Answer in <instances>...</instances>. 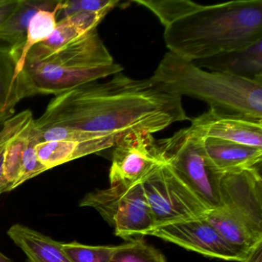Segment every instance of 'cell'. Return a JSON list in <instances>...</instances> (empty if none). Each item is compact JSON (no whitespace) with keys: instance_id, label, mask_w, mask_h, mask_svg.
Segmentation results:
<instances>
[{"instance_id":"cell-1","label":"cell","mask_w":262,"mask_h":262,"mask_svg":"<svg viewBox=\"0 0 262 262\" xmlns=\"http://www.w3.org/2000/svg\"><path fill=\"white\" fill-rule=\"evenodd\" d=\"M190 119L181 96L151 77L132 79L121 72L108 82L94 81L55 96L34 124L37 129L67 127L120 137L130 132L153 134Z\"/></svg>"},{"instance_id":"cell-2","label":"cell","mask_w":262,"mask_h":262,"mask_svg":"<svg viewBox=\"0 0 262 262\" xmlns=\"http://www.w3.org/2000/svg\"><path fill=\"white\" fill-rule=\"evenodd\" d=\"M169 52L194 62L262 40V0H237L197 8L165 27Z\"/></svg>"},{"instance_id":"cell-3","label":"cell","mask_w":262,"mask_h":262,"mask_svg":"<svg viewBox=\"0 0 262 262\" xmlns=\"http://www.w3.org/2000/svg\"><path fill=\"white\" fill-rule=\"evenodd\" d=\"M97 29L54 52L33 47L22 70L29 96L58 95L122 71Z\"/></svg>"},{"instance_id":"cell-4","label":"cell","mask_w":262,"mask_h":262,"mask_svg":"<svg viewBox=\"0 0 262 262\" xmlns=\"http://www.w3.org/2000/svg\"><path fill=\"white\" fill-rule=\"evenodd\" d=\"M151 78L162 90L203 101L217 113L262 120L261 82L206 71L171 52Z\"/></svg>"},{"instance_id":"cell-5","label":"cell","mask_w":262,"mask_h":262,"mask_svg":"<svg viewBox=\"0 0 262 262\" xmlns=\"http://www.w3.org/2000/svg\"><path fill=\"white\" fill-rule=\"evenodd\" d=\"M205 217L231 245L248 255L262 243L261 168L222 173L219 204Z\"/></svg>"},{"instance_id":"cell-6","label":"cell","mask_w":262,"mask_h":262,"mask_svg":"<svg viewBox=\"0 0 262 262\" xmlns=\"http://www.w3.org/2000/svg\"><path fill=\"white\" fill-rule=\"evenodd\" d=\"M203 140L190 126L179 130L171 137L156 142L162 160L212 209L219 204L222 173L217 172L210 165L204 150Z\"/></svg>"},{"instance_id":"cell-7","label":"cell","mask_w":262,"mask_h":262,"mask_svg":"<svg viewBox=\"0 0 262 262\" xmlns=\"http://www.w3.org/2000/svg\"><path fill=\"white\" fill-rule=\"evenodd\" d=\"M80 207L96 209L124 240L144 238L155 228L142 182L130 187L110 186L84 196Z\"/></svg>"},{"instance_id":"cell-8","label":"cell","mask_w":262,"mask_h":262,"mask_svg":"<svg viewBox=\"0 0 262 262\" xmlns=\"http://www.w3.org/2000/svg\"><path fill=\"white\" fill-rule=\"evenodd\" d=\"M155 228L203 217L210 208L166 162L155 168L142 182Z\"/></svg>"},{"instance_id":"cell-9","label":"cell","mask_w":262,"mask_h":262,"mask_svg":"<svg viewBox=\"0 0 262 262\" xmlns=\"http://www.w3.org/2000/svg\"><path fill=\"white\" fill-rule=\"evenodd\" d=\"M152 134L130 132L118 138L113 148L110 186L130 187L141 183L164 162Z\"/></svg>"},{"instance_id":"cell-10","label":"cell","mask_w":262,"mask_h":262,"mask_svg":"<svg viewBox=\"0 0 262 262\" xmlns=\"http://www.w3.org/2000/svg\"><path fill=\"white\" fill-rule=\"evenodd\" d=\"M149 235L206 257L244 262L248 256L231 245L205 216L156 227Z\"/></svg>"},{"instance_id":"cell-11","label":"cell","mask_w":262,"mask_h":262,"mask_svg":"<svg viewBox=\"0 0 262 262\" xmlns=\"http://www.w3.org/2000/svg\"><path fill=\"white\" fill-rule=\"evenodd\" d=\"M190 121L191 126L203 139L214 138L262 148V120L223 114L209 108Z\"/></svg>"},{"instance_id":"cell-12","label":"cell","mask_w":262,"mask_h":262,"mask_svg":"<svg viewBox=\"0 0 262 262\" xmlns=\"http://www.w3.org/2000/svg\"><path fill=\"white\" fill-rule=\"evenodd\" d=\"M203 145L210 165L217 172L261 168L262 148L214 138L204 139Z\"/></svg>"},{"instance_id":"cell-13","label":"cell","mask_w":262,"mask_h":262,"mask_svg":"<svg viewBox=\"0 0 262 262\" xmlns=\"http://www.w3.org/2000/svg\"><path fill=\"white\" fill-rule=\"evenodd\" d=\"M199 68L219 72L262 83V40L208 59L192 62Z\"/></svg>"},{"instance_id":"cell-14","label":"cell","mask_w":262,"mask_h":262,"mask_svg":"<svg viewBox=\"0 0 262 262\" xmlns=\"http://www.w3.org/2000/svg\"><path fill=\"white\" fill-rule=\"evenodd\" d=\"M119 136L104 134L84 141H50L39 142L36 154L40 163L47 170L84 156L113 148Z\"/></svg>"},{"instance_id":"cell-15","label":"cell","mask_w":262,"mask_h":262,"mask_svg":"<svg viewBox=\"0 0 262 262\" xmlns=\"http://www.w3.org/2000/svg\"><path fill=\"white\" fill-rule=\"evenodd\" d=\"M9 237L24 251L26 262H72L61 248V242L23 225H14Z\"/></svg>"},{"instance_id":"cell-16","label":"cell","mask_w":262,"mask_h":262,"mask_svg":"<svg viewBox=\"0 0 262 262\" xmlns=\"http://www.w3.org/2000/svg\"><path fill=\"white\" fill-rule=\"evenodd\" d=\"M110 9L98 12H79L57 22L56 29L48 39L35 46L42 52H54L81 36L97 29L98 25L111 11Z\"/></svg>"},{"instance_id":"cell-17","label":"cell","mask_w":262,"mask_h":262,"mask_svg":"<svg viewBox=\"0 0 262 262\" xmlns=\"http://www.w3.org/2000/svg\"><path fill=\"white\" fill-rule=\"evenodd\" d=\"M20 54L10 46L0 45V113H15L16 105L30 97L22 72L17 74Z\"/></svg>"},{"instance_id":"cell-18","label":"cell","mask_w":262,"mask_h":262,"mask_svg":"<svg viewBox=\"0 0 262 262\" xmlns=\"http://www.w3.org/2000/svg\"><path fill=\"white\" fill-rule=\"evenodd\" d=\"M59 2L57 0H19L13 14L0 29V40L7 42L14 51L21 55L27 30L33 16L40 10H55Z\"/></svg>"},{"instance_id":"cell-19","label":"cell","mask_w":262,"mask_h":262,"mask_svg":"<svg viewBox=\"0 0 262 262\" xmlns=\"http://www.w3.org/2000/svg\"><path fill=\"white\" fill-rule=\"evenodd\" d=\"M33 115L19 127L6 147L4 162V178H3V193L14 189L15 184L19 179L22 169L23 156L30 138L32 128L34 126Z\"/></svg>"},{"instance_id":"cell-20","label":"cell","mask_w":262,"mask_h":262,"mask_svg":"<svg viewBox=\"0 0 262 262\" xmlns=\"http://www.w3.org/2000/svg\"><path fill=\"white\" fill-rule=\"evenodd\" d=\"M62 1L55 10H40L30 21L27 30L26 42L17 64V74L24 69L26 57L35 46L43 42L53 33L57 24L58 13L62 7Z\"/></svg>"},{"instance_id":"cell-21","label":"cell","mask_w":262,"mask_h":262,"mask_svg":"<svg viewBox=\"0 0 262 262\" xmlns=\"http://www.w3.org/2000/svg\"><path fill=\"white\" fill-rule=\"evenodd\" d=\"M110 262H167L164 254L144 238L128 241L116 246Z\"/></svg>"},{"instance_id":"cell-22","label":"cell","mask_w":262,"mask_h":262,"mask_svg":"<svg viewBox=\"0 0 262 262\" xmlns=\"http://www.w3.org/2000/svg\"><path fill=\"white\" fill-rule=\"evenodd\" d=\"M134 3L152 12L165 27L191 13L199 6L188 0H135Z\"/></svg>"},{"instance_id":"cell-23","label":"cell","mask_w":262,"mask_h":262,"mask_svg":"<svg viewBox=\"0 0 262 262\" xmlns=\"http://www.w3.org/2000/svg\"><path fill=\"white\" fill-rule=\"evenodd\" d=\"M61 248L72 262H110L116 246H91L77 242L62 243Z\"/></svg>"},{"instance_id":"cell-24","label":"cell","mask_w":262,"mask_h":262,"mask_svg":"<svg viewBox=\"0 0 262 262\" xmlns=\"http://www.w3.org/2000/svg\"><path fill=\"white\" fill-rule=\"evenodd\" d=\"M38 143H39V139L35 130L34 125L30 133L27 146L24 150L22 169H21L19 179L15 184L14 189L24 182L47 171L45 166H43L38 159L37 154H36V145Z\"/></svg>"},{"instance_id":"cell-25","label":"cell","mask_w":262,"mask_h":262,"mask_svg":"<svg viewBox=\"0 0 262 262\" xmlns=\"http://www.w3.org/2000/svg\"><path fill=\"white\" fill-rule=\"evenodd\" d=\"M118 0H67L62 1V7L58 13L59 20L79 12H98L113 10L119 4Z\"/></svg>"},{"instance_id":"cell-26","label":"cell","mask_w":262,"mask_h":262,"mask_svg":"<svg viewBox=\"0 0 262 262\" xmlns=\"http://www.w3.org/2000/svg\"><path fill=\"white\" fill-rule=\"evenodd\" d=\"M32 114L33 113L30 110H24L4 121L0 128V194H2L1 188L4 178V162L6 147L13 135Z\"/></svg>"},{"instance_id":"cell-27","label":"cell","mask_w":262,"mask_h":262,"mask_svg":"<svg viewBox=\"0 0 262 262\" xmlns=\"http://www.w3.org/2000/svg\"><path fill=\"white\" fill-rule=\"evenodd\" d=\"M19 3V0H0V29L13 14Z\"/></svg>"},{"instance_id":"cell-28","label":"cell","mask_w":262,"mask_h":262,"mask_svg":"<svg viewBox=\"0 0 262 262\" xmlns=\"http://www.w3.org/2000/svg\"><path fill=\"white\" fill-rule=\"evenodd\" d=\"M244 262H262V243L256 247Z\"/></svg>"},{"instance_id":"cell-29","label":"cell","mask_w":262,"mask_h":262,"mask_svg":"<svg viewBox=\"0 0 262 262\" xmlns=\"http://www.w3.org/2000/svg\"><path fill=\"white\" fill-rule=\"evenodd\" d=\"M13 113H0V123H3L4 121L8 119L9 118L12 117Z\"/></svg>"},{"instance_id":"cell-30","label":"cell","mask_w":262,"mask_h":262,"mask_svg":"<svg viewBox=\"0 0 262 262\" xmlns=\"http://www.w3.org/2000/svg\"><path fill=\"white\" fill-rule=\"evenodd\" d=\"M0 262H13V260L0 251Z\"/></svg>"}]
</instances>
